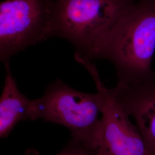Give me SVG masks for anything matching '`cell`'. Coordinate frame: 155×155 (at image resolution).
<instances>
[{"mask_svg":"<svg viewBox=\"0 0 155 155\" xmlns=\"http://www.w3.org/2000/svg\"><path fill=\"white\" fill-rule=\"evenodd\" d=\"M155 51V0H138L118 20L100 48L98 59L110 61L117 83L132 86L152 79Z\"/></svg>","mask_w":155,"mask_h":155,"instance_id":"cell-1","label":"cell"},{"mask_svg":"<svg viewBox=\"0 0 155 155\" xmlns=\"http://www.w3.org/2000/svg\"><path fill=\"white\" fill-rule=\"evenodd\" d=\"M133 0H55L53 35L68 40L75 54L91 61Z\"/></svg>","mask_w":155,"mask_h":155,"instance_id":"cell-2","label":"cell"},{"mask_svg":"<svg viewBox=\"0 0 155 155\" xmlns=\"http://www.w3.org/2000/svg\"><path fill=\"white\" fill-rule=\"evenodd\" d=\"M6 75L0 98V138L5 139L17 124L22 121H33V100L22 94L12 73L9 62L4 64Z\"/></svg>","mask_w":155,"mask_h":155,"instance_id":"cell-7","label":"cell"},{"mask_svg":"<svg viewBox=\"0 0 155 155\" xmlns=\"http://www.w3.org/2000/svg\"><path fill=\"white\" fill-rule=\"evenodd\" d=\"M54 1L5 0L0 4V59L5 64L29 47L54 37Z\"/></svg>","mask_w":155,"mask_h":155,"instance_id":"cell-4","label":"cell"},{"mask_svg":"<svg viewBox=\"0 0 155 155\" xmlns=\"http://www.w3.org/2000/svg\"><path fill=\"white\" fill-rule=\"evenodd\" d=\"M102 105L100 92L83 93L58 79L40 98L33 100V121L41 119L63 125L69 129L72 140L97 150Z\"/></svg>","mask_w":155,"mask_h":155,"instance_id":"cell-3","label":"cell"},{"mask_svg":"<svg viewBox=\"0 0 155 155\" xmlns=\"http://www.w3.org/2000/svg\"><path fill=\"white\" fill-rule=\"evenodd\" d=\"M21 155H40L34 148H29ZM55 155H97L96 150H93L71 139L59 153Z\"/></svg>","mask_w":155,"mask_h":155,"instance_id":"cell-8","label":"cell"},{"mask_svg":"<svg viewBox=\"0 0 155 155\" xmlns=\"http://www.w3.org/2000/svg\"><path fill=\"white\" fill-rule=\"evenodd\" d=\"M117 102L136 122L150 155H155V77L132 86L110 89Z\"/></svg>","mask_w":155,"mask_h":155,"instance_id":"cell-6","label":"cell"},{"mask_svg":"<svg viewBox=\"0 0 155 155\" xmlns=\"http://www.w3.org/2000/svg\"><path fill=\"white\" fill-rule=\"evenodd\" d=\"M84 66L102 97L97 155H150L138 127L130 121V117L117 102L110 89L104 86L95 65L87 61Z\"/></svg>","mask_w":155,"mask_h":155,"instance_id":"cell-5","label":"cell"}]
</instances>
